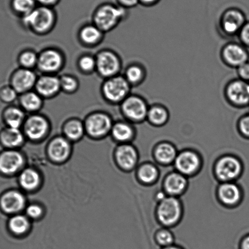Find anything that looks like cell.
I'll return each instance as SVG.
<instances>
[{
	"instance_id": "cell-1",
	"label": "cell",
	"mask_w": 249,
	"mask_h": 249,
	"mask_svg": "<svg viewBox=\"0 0 249 249\" xmlns=\"http://www.w3.org/2000/svg\"><path fill=\"white\" fill-rule=\"evenodd\" d=\"M26 29L38 36L52 32L57 22V14L54 8L38 5L27 15L21 18Z\"/></svg>"
},
{
	"instance_id": "cell-2",
	"label": "cell",
	"mask_w": 249,
	"mask_h": 249,
	"mask_svg": "<svg viewBox=\"0 0 249 249\" xmlns=\"http://www.w3.org/2000/svg\"><path fill=\"white\" fill-rule=\"evenodd\" d=\"M128 15V9L110 3L101 4L95 9L93 15V23L104 33L117 27Z\"/></svg>"
},
{
	"instance_id": "cell-3",
	"label": "cell",
	"mask_w": 249,
	"mask_h": 249,
	"mask_svg": "<svg viewBox=\"0 0 249 249\" xmlns=\"http://www.w3.org/2000/svg\"><path fill=\"white\" fill-rule=\"evenodd\" d=\"M132 86L123 75L105 79L101 86V93L107 103L120 105L130 95Z\"/></svg>"
},
{
	"instance_id": "cell-4",
	"label": "cell",
	"mask_w": 249,
	"mask_h": 249,
	"mask_svg": "<svg viewBox=\"0 0 249 249\" xmlns=\"http://www.w3.org/2000/svg\"><path fill=\"white\" fill-rule=\"evenodd\" d=\"M120 106L121 112L129 122L141 123L146 120L149 106L142 96L130 94Z\"/></svg>"
},
{
	"instance_id": "cell-5",
	"label": "cell",
	"mask_w": 249,
	"mask_h": 249,
	"mask_svg": "<svg viewBox=\"0 0 249 249\" xmlns=\"http://www.w3.org/2000/svg\"><path fill=\"white\" fill-rule=\"evenodd\" d=\"M224 98L229 105L234 108L249 106V82L239 78L227 82L224 90Z\"/></svg>"
},
{
	"instance_id": "cell-6",
	"label": "cell",
	"mask_w": 249,
	"mask_h": 249,
	"mask_svg": "<svg viewBox=\"0 0 249 249\" xmlns=\"http://www.w3.org/2000/svg\"><path fill=\"white\" fill-rule=\"evenodd\" d=\"M96 72L105 79L120 74L122 62L119 55L113 51L103 50L96 56Z\"/></svg>"
},
{
	"instance_id": "cell-7",
	"label": "cell",
	"mask_w": 249,
	"mask_h": 249,
	"mask_svg": "<svg viewBox=\"0 0 249 249\" xmlns=\"http://www.w3.org/2000/svg\"><path fill=\"white\" fill-rule=\"evenodd\" d=\"M246 17L240 9L230 8L223 12L219 21L220 32L226 37L238 36L247 22Z\"/></svg>"
},
{
	"instance_id": "cell-8",
	"label": "cell",
	"mask_w": 249,
	"mask_h": 249,
	"mask_svg": "<svg viewBox=\"0 0 249 249\" xmlns=\"http://www.w3.org/2000/svg\"><path fill=\"white\" fill-rule=\"evenodd\" d=\"M64 54L55 48H48L38 54L37 68L42 74H56L64 68Z\"/></svg>"
},
{
	"instance_id": "cell-9",
	"label": "cell",
	"mask_w": 249,
	"mask_h": 249,
	"mask_svg": "<svg viewBox=\"0 0 249 249\" xmlns=\"http://www.w3.org/2000/svg\"><path fill=\"white\" fill-rule=\"evenodd\" d=\"M220 56L222 62L231 69H238L249 61V50L240 42L226 43L221 48Z\"/></svg>"
},
{
	"instance_id": "cell-10",
	"label": "cell",
	"mask_w": 249,
	"mask_h": 249,
	"mask_svg": "<svg viewBox=\"0 0 249 249\" xmlns=\"http://www.w3.org/2000/svg\"><path fill=\"white\" fill-rule=\"evenodd\" d=\"M84 123L86 131L90 136L96 138L105 136L112 130L113 125L110 116L101 111L90 113Z\"/></svg>"
},
{
	"instance_id": "cell-11",
	"label": "cell",
	"mask_w": 249,
	"mask_h": 249,
	"mask_svg": "<svg viewBox=\"0 0 249 249\" xmlns=\"http://www.w3.org/2000/svg\"><path fill=\"white\" fill-rule=\"evenodd\" d=\"M38 76L33 70L20 67L12 74L10 85L19 95L33 90L35 88Z\"/></svg>"
},
{
	"instance_id": "cell-12",
	"label": "cell",
	"mask_w": 249,
	"mask_h": 249,
	"mask_svg": "<svg viewBox=\"0 0 249 249\" xmlns=\"http://www.w3.org/2000/svg\"><path fill=\"white\" fill-rule=\"evenodd\" d=\"M181 212V205L179 201L175 197H165L160 204L158 217L162 224L166 226H171L179 219Z\"/></svg>"
},
{
	"instance_id": "cell-13",
	"label": "cell",
	"mask_w": 249,
	"mask_h": 249,
	"mask_svg": "<svg viewBox=\"0 0 249 249\" xmlns=\"http://www.w3.org/2000/svg\"><path fill=\"white\" fill-rule=\"evenodd\" d=\"M35 89L44 100L54 98L61 91L60 77L56 74H42L38 77Z\"/></svg>"
},
{
	"instance_id": "cell-14",
	"label": "cell",
	"mask_w": 249,
	"mask_h": 249,
	"mask_svg": "<svg viewBox=\"0 0 249 249\" xmlns=\"http://www.w3.org/2000/svg\"><path fill=\"white\" fill-rule=\"evenodd\" d=\"M23 125L25 134L33 140L42 139L47 134L50 128L47 118L38 113H35L26 118Z\"/></svg>"
},
{
	"instance_id": "cell-15",
	"label": "cell",
	"mask_w": 249,
	"mask_h": 249,
	"mask_svg": "<svg viewBox=\"0 0 249 249\" xmlns=\"http://www.w3.org/2000/svg\"><path fill=\"white\" fill-rule=\"evenodd\" d=\"M241 170L240 162L231 156L225 157L220 160L216 167L217 176L223 180H231L236 178Z\"/></svg>"
},
{
	"instance_id": "cell-16",
	"label": "cell",
	"mask_w": 249,
	"mask_h": 249,
	"mask_svg": "<svg viewBox=\"0 0 249 249\" xmlns=\"http://www.w3.org/2000/svg\"><path fill=\"white\" fill-rule=\"evenodd\" d=\"M24 159L18 152L9 151L0 156V171L6 175L16 173L22 167Z\"/></svg>"
},
{
	"instance_id": "cell-17",
	"label": "cell",
	"mask_w": 249,
	"mask_h": 249,
	"mask_svg": "<svg viewBox=\"0 0 249 249\" xmlns=\"http://www.w3.org/2000/svg\"><path fill=\"white\" fill-rule=\"evenodd\" d=\"M105 34L92 23L87 24L80 29L78 37L82 45L93 47L102 42Z\"/></svg>"
},
{
	"instance_id": "cell-18",
	"label": "cell",
	"mask_w": 249,
	"mask_h": 249,
	"mask_svg": "<svg viewBox=\"0 0 249 249\" xmlns=\"http://www.w3.org/2000/svg\"><path fill=\"white\" fill-rule=\"evenodd\" d=\"M176 166L180 172L190 175L197 170L200 160L196 154L192 151H185L176 157Z\"/></svg>"
},
{
	"instance_id": "cell-19",
	"label": "cell",
	"mask_w": 249,
	"mask_h": 249,
	"mask_svg": "<svg viewBox=\"0 0 249 249\" xmlns=\"http://www.w3.org/2000/svg\"><path fill=\"white\" fill-rule=\"evenodd\" d=\"M43 100L44 99L38 95L35 90H31L20 95L19 98L20 107L25 112L35 114L42 109Z\"/></svg>"
},
{
	"instance_id": "cell-20",
	"label": "cell",
	"mask_w": 249,
	"mask_h": 249,
	"mask_svg": "<svg viewBox=\"0 0 249 249\" xmlns=\"http://www.w3.org/2000/svg\"><path fill=\"white\" fill-rule=\"evenodd\" d=\"M170 117V111L165 106L161 104H154L149 106L146 120L152 125L163 126L168 122Z\"/></svg>"
},
{
	"instance_id": "cell-21",
	"label": "cell",
	"mask_w": 249,
	"mask_h": 249,
	"mask_svg": "<svg viewBox=\"0 0 249 249\" xmlns=\"http://www.w3.org/2000/svg\"><path fill=\"white\" fill-rule=\"evenodd\" d=\"M1 205L4 211L14 213L23 209L25 205V197L20 193L11 191L2 197Z\"/></svg>"
},
{
	"instance_id": "cell-22",
	"label": "cell",
	"mask_w": 249,
	"mask_h": 249,
	"mask_svg": "<svg viewBox=\"0 0 249 249\" xmlns=\"http://www.w3.org/2000/svg\"><path fill=\"white\" fill-rule=\"evenodd\" d=\"M70 151L69 142L64 138L58 137L53 140L48 149L49 155L55 161H63L69 157Z\"/></svg>"
},
{
	"instance_id": "cell-23",
	"label": "cell",
	"mask_w": 249,
	"mask_h": 249,
	"mask_svg": "<svg viewBox=\"0 0 249 249\" xmlns=\"http://www.w3.org/2000/svg\"><path fill=\"white\" fill-rule=\"evenodd\" d=\"M3 118L8 127L20 129L26 120V112L18 106H9L3 111Z\"/></svg>"
},
{
	"instance_id": "cell-24",
	"label": "cell",
	"mask_w": 249,
	"mask_h": 249,
	"mask_svg": "<svg viewBox=\"0 0 249 249\" xmlns=\"http://www.w3.org/2000/svg\"><path fill=\"white\" fill-rule=\"evenodd\" d=\"M130 86L137 87L144 82L147 77L146 68L139 63H133L125 70L123 75Z\"/></svg>"
},
{
	"instance_id": "cell-25",
	"label": "cell",
	"mask_w": 249,
	"mask_h": 249,
	"mask_svg": "<svg viewBox=\"0 0 249 249\" xmlns=\"http://www.w3.org/2000/svg\"><path fill=\"white\" fill-rule=\"evenodd\" d=\"M116 156L118 164L125 170H130L137 163V152L130 145H123L118 147Z\"/></svg>"
},
{
	"instance_id": "cell-26",
	"label": "cell",
	"mask_w": 249,
	"mask_h": 249,
	"mask_svg": "<svg viewBox=\"0 0 249 249\" xmlns=\"http://www.w3.org/2000/svg\"><path fill=\"white\" fill-rule=\"evenodd\" d=\"M187 186L184 176L178 173L171 174L166 178L164 188L169 194L177 195L182 193Z\"/></svg>"
},
{
	"instance_id": "cell-27",
	"label": "cell",
	"mask_w": 249,
	"mask_h": 249,
	"mask_svg": "<svg viewBox=\"0 0 249 249\" xmlns=\"http://www.w3.org/2000/svg\"><path fill=\"white\" fill-rule=\"evenodd\" d=\"M219 196L221 201L226 205H233L240 198V191L233 183H225L220 187Z\"/></svg>"
},
{
	"instance_id": "cell-28",
	"label": "cell",
	"mask_w": 249,
	"mask_h": 249,
	"mask_svg": "<svg viewBox=\"0 0 249 249\" xmlns=\"http://www.w3.org/2000/svg\"><path fill=\"white\" fill-rule=\"evenodd\" d=\"M0 139L4 146L14 147L20 146L23 142L24 137L20 129L8 127L2 130Z\"/></svg>"
},
{
	"instance_id": "cell-29",
	"label": "cell",
	"mask_w": 249,
	"mask_h": 249,
	"mask_svg": "<svg viewBox=\"0 0 249 249\" xmlns=\"http://www.w3.org/2000/svg\"><path fill=\"white\" fill-rule=\"evenodd\" d=\"M113 137L118 141L127 142L132 139L134 134V128L129 123L119 122L113 125L112 130Z\"/></svg>"
},
{
	"instance_id": "cell-30",
	"label": "cell",
	"mask_w": 249,
	"mask_h": 249,
	"mask_svg": "<svg viewBox=\"0 0 249 249\" xmlns=\"http://www.w3.org/2000/svg\"><path fill=\"white\" fill-rule=\"evenodd\" d=\"M65 135L71 140H78L86 131L84 123L78 119H71L65 123L64 125Z\"/></svg>"
},
{
	"instance_id": "cell-31",
	"label": "cell",
	"mask_w": 249,
	"mask_h": 249,
	"mask_svg": "<svg viewBox=\"0 0 249 249\" xmlns=\"http://www.w3.org/2000/svg\"><path fill=\"white\" fill-rule=\"evenodd\" d=\"M20 183L24 189L34 190L39 185L40 176L36 171L27 169L21 174Z\"/></svg>"
},
{
	"instance_id": "cell-32",
	"label": "cell",
	"mask_w": 249,
	"mask_h": 249,
	"mask_svg": "<svg viewBox=\"0 0 249 249\" xmlns=\"http://www.w3.org/2000/svg\"><path fill=\"white\" fill-rule=\"evenodd\" d=\"M37 6L36 0H11V1L12 10L21 18L30 13Z\"/></svg>"
},
{
	"instance_id": "cell-33",
	"label": "cell",
	"mask_w": 249,
	"mask_h": 249,
	"mask_svg": "<svg viewBox=\"0 0 249 249\" xmlns=\"http://www.w3.org/2000/svg\"><path fill=\"white\" fill-rule=\"evenodd\" d=\"M157 160L163 163H170L176 158V152L173 146L168 143L159 145L156 150Z\"/></svg>"
},
{
	"instance_id": "cell-34",
	"label": "cell",
	"mask_w": 249,
	"mask_h": 249,
	"mask_svg": "<svg viewBox=\"0 0 249 249\" xmlns=\"http://www.w3.org/2000/svg\"><path fill=\"white\" fill-rule=\"evenodd\" d=\"M38 54L35 51L26 50L20 53L18 57V64L24 69L33 70L37 67Z\"/></svg>"
},
{
	"instance_id": "cell-35",
	"label": "cell",
	"mask_w": 249,
	"mask_h": 249,
	"mask_svg": "<svg viewBox=\"0 0 249 249\" xmlns=\"http://www.w3.org/2000/svg\"><path fill=\"white\" fill-rule=\"evenodd\" d=\"M77 68L82 73L90 74L96 71L95 57L90 54L82 55L77 60Z\"/></svg>"
},
{
	"instance_id": "cell-36",
	"label": "cell",
	"mask_w": 249,
	"mask_h": 249,
	"mask_svg": "<svg viewBox=\"0 0 249 249\" xmlns=\"http://www.w3.org/2000/svg\"><path fill=\"white\" fill-rule=\"evenodd\" d=\"M61 91L67 94H73L78 90L79 82L76 77L70 74H64L60 77Z\"/></svg>"
},
{
	"instance_id": "cell-37",
	"label": "cell",
	"mask_w": 249,
	"mask_h": 249,
	"mask_svg": "<svg viewBox=\"0 0 249 249\" xmlns=\"http://www.w3.org/2000/svg\"><path fill=\"white\" fill-rule=\"evenodd\" d=\"M30 227V222L25 216L22 215H17L13 217L9 222V227L13 233L17 234L25 233Z\"/></svg>"
},
{
	"instance_id": "cell-38",
	"label": "cell",
	"mask_w": 249,
	"mask_h": 249,
	"mask_svg": "<svg viewBox=\"0 0 249 249\" xmlns=\"http://www.w3.org/2000/svg\"><path fill=\"white\" fill-rule=\"evenodd\" d=\"M139 175L142 182L151 183L156 179L158 176V171L152 164H144L140 168Z\"/></svg>"
},
{
	"instance_id": "cell-39",
	"label": "cell",
	"mask_w": 249,
	"mask_h": 249,
	"mask_svg": "<svg viewBox=\"0 0 249 249\" xmlns=\"http://www.w3.org/2000/svg\"><path fill=\"white\" fill-rule=\"evenodd\" d=\"M19 94L11 85L0 89V101L6 104L14 102L18 98Z\"/></svg>"
},
{
	"instance_id": "cell-40",
	"label": "cell",
	"mask_w": 249,
	"mask_h": 249,
	"mask_svg": "<svg viewBox=\"0 0 249 249\" xmlns=\"http://www.w3.org/2000/svg\"><path fill=\"white\" fill-rule=\"evenodd\" d=\"M156 239L157 242L164 248L170 246L173 244L174 238L172 234L167 231H162L157 234Z\"/></svg>"
},
{
	"instance_id": "cell-41",
	"label": "cell",
	"mask_w": 249,
	"mask_h": 249,
	"mask_svg": "<svg viewBox=\"0 0 249 249\" xmlns=\"http://www.w3.org/2000/svg\"><path fill=\"white\" fill-rule=\"evenodd\" d=\"M239 132L244 136L249 137V113L244 115L239 118L238 122Z\"/></svg>"
},
{
	"instance_id": "cell-42",
	"label": "cell",
	"mask_w": 249,
	"mask_h": 249,
	"mask_svg": "<svg viewBox=\"0 0 249 249\" xmlns=\"http://www.w3.org/2000/svg\"><path fill=\"white\" fill-rule=\"evenodd\" d=\"M239 42L248 49L249 48V21H247L238 34Z\"/></svg>"
},
{
	"instance_id": "cell-43",
	"label": "cell",
	"mask_w": 249,
	"mask_h": 249,
	"mask_svg": "<svg viewBox=\"0 0 249 249\" xmlns=\"http://www.w3.org/2000/svg\"><path fill=\"white\" fill-rule=\"evenodd\" d=\"M238 78L242 81L249 82V61L236 69Z\"/></svg>"
},
{
	"instance_id": "cell-44",
	"label": "cell",
	"mask_w": 249,
	"mask_h": 249,
	"mask_svg": "<svg viewBox=\"0 0 249 249\" xmlns=\"http://www.w3.org/2000/svg\"><path fill=\"white\" fill-rule=\"evenodd\" d=\"M42 209L37 205H31L26 210V213L32 218H37L42 214Z\"/></svg>"
},
{
	"instance_id": "cell-45",
	"label": "cell",
	"mask_w": 249,
	"mask_h": 249,
	"mask_svg": "<svg viewBox=\"0 0 249 249\" xmlns=\"http://www.w3.org/2000/svg\"><path fill=\"white\" fill-rule=\"evenodd\" d=\"M118 5L125 9L135 8L139 4V0H116Z\"/></svg>"
},
{
	"instance_id": "cell-46",
	"label": "cell",
	"mask_w": 249,
	"mask_h": 249,
	"mask_svg": "<svg viewBox=\"0 0 249 249\" xmlns=\"http://www.w3.org/2000/svg\"><path fill=\"white\" fill-rule=\"evenodd\" d=\"M60 0H36L37 5L54 8L59 3Z\"/></svg>"
},
{
	"instance_id": "cell-47",
	"label": "cell",
	"mask_w": 249,
	"mask_h": 249,
	"mask_svg": "<svg viewBox=\"0 0 249 249\" xmlns=\"http://www.w3.org/2000/svg\"><path fill=\"white\" fill-rule=\"evenodd\" d=\"M160 0H139V4L144 7H152L158 4Z\"/></svg>"
},
{
	"instance_id": "cell-48",
	"label": "cell",
	"mask_w": 249,
	"mask_h": 249,
	"mask_svg": "<svg viewBox=\"0 0 249 249\" xmlns=\"http://www.w3.org/2000/svg\"><path fill=\"white\" fill-rule=\"evenodd\" d=\"M241 249H249V236L244 239L241 244Z\"/></svg>"
},
{
	"instance_id": "cell-49",
	"label": "cell",
	"mask_w": 249,
	"mask_h": 249,
	"mask_svg": "<svg viewBox=\"0 0 249 249\" xmlns=\"http://www.w3.org/2000/svg\"><path fill=\"white\" fill-rule=\"evenodd\" d=\"M163 249H180V248H178V247L177 246H170L166 247V248H164Z\"/></svg>"
}]
</instances>
